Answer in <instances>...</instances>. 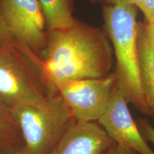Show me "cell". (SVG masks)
Wrapping results in <instances>:
<instances>
[{
  "instance_id": "7a4b0ae2",
  "label": "cell",
  "mask_w": 154,
  "mask_h": 154,
  "mask_svg": "<svg viewBox=\"0 0 154 154\" xmlns=\"http://www.w3.org/2000/svg\"><path fill=\"white\" fill-rule=\"evenodd\" d=\"M103 17L106 34L114 51L116 83L128 103L149 115L140 82L137 7L103 6Z\"/></svg>"
},
{
  "instance_id": "ba28073f",
  "label": "cell",
  "mask_w": 154,
  "mask_h": 154,
  "mask_svg": "<svg viewBox=\"0 0 154 154\" xmlns=\"http://www.w3.org/2000/svg\"><path fill=\"white\" fill-rule=\"evenodd\" d=\"M113 144L98 122L74 119L50 154H103Z\"/></svg>"
},
{
  "instance_id": "5b68a950",
  "label": "cell",
  "mask_w": 154,
  "mask_h": 154,
  "mask_svg": "<svg viewBox=\"0 0 154 154\" xmlns=\"http://www.w3.org/2000/svg\"><path fill=\"white\" fill-rule=\"evenodd\" d=\"M116 82L114 73L99 79L67 81L55 85V89L68 106L73 119L96 121L104 113Z\"/></svg>"
},
{
  "instance_id": "30bf717a",
  "label": "cell",
  "mask_w": 154,
  "mask_h": 154,
  "mask_svg": "<svg viewBox=\"0 0 154 154\" xmlns=\"http://www.w3.org/2000/svg\"><path fill=\"white\" fill-rule=\"evenodd\" d=\"M47 23V31L62 29L74 24L70 0H38Z\"/></svg>"
},
{
  "instance_id": "7c38bea8",
  "label": "cell",
  "mask_w": 154,
  "mask_h": 154,
  "mask_svg": "<svg viewBox=\"0 0 154 154\" xmlns=\"http://www.w3.org/2000/svg\"><path fill=\"white\" fill-rule=\"evenodd\" d=\"M137 124L143 137L154 146V126L150 121L144 119L138 120Z\"/></svg>"
},
{
  "instance_id": "3957f363",
  "label": "cell",
  "mask_w": 154,
  "mask_h": 154,
  "mask_svg": "<svg viewBox=\"0 0 154 154\" xmlns=\"http://www.w3.org/2000/svg\"><path fill=\"white\" fill-rule=\"evenodd\" d=\"M28 47L9 36L0 44V100L10 109L41 105L57 95Z\"/></svg>"
},
{
  "instance_id": "8992f818",
  "label": "cell",
  "mask_w": 154,
  "mask_h": 154,
  "mask_svg": "<svg viewBox=\"0 0 154 154\" xmlns=\"http://www.w3.org/2000/svg\"><path fill=\"white\" fill-rule=\"evenodd\" d=\"M0 17L15 41L38 56L45 47L47 28L38 0H0Z\"/></svg>"
},
{
  "instance_id": "e0dca14e",
  "label": "cell",
  "mask_w": 154,
  "mask_h": 154,
  "mask_svg": "<svg viewBox=\"0 0 154 154\" xmlns=\"http://www.w3.org/2000/svg\"><path fill=\"white\" fill-rule=\"evenodd\" d=\"M9 36H11L9 35L8 32H7L5 25L3 24L2 20L1 17H0V44L2 43L6 38H8Z\"/></svg>"
},
{
  "instance_id": "2e32d148",
  "label": "cell",
  "mask_w": 154,
  "mask_h": 154,
  "mask_svg": "<svg viewBox=\"0 0 154 154\" xmlns=\"http://www.w3.org/2000/svg\"><path fill=\"white\" fill-rule=\"evenodd\" d=\"M138 9L142 11L144 17L146 19L154 11V0H143Z\"/></svg>"
},
{
  "instance_id": "ac0fdd59",
  "label": "cell",
  "mask_w": 154,
  "mask_h": 154,
  "mask_svg": "<svg viewBox=\"0 0 154 154\" xmlns=\"http://www.w3.org/2000/svg\"><path fill=\"white\" fill-rule=\"evenodd\" d=\"M0 154H27V152H26V150L25 149L24 146L23 145L20 146V147L17 148V149L0 153Z\"/></svg>"
},
{
  "instance_id": "d6986e66",
  "label": "cell",
  "mask_w": 154,
  "mask_h": 154,
  "mask_svg": "<svg viewBox=\"0 0 154 154\" xmlns=\"http://www.w3.org/2000/svg\"><path fill=\"white\" fill-rule=\"evenodd\" d=\"M146 19V22L151 23V24H154V11L152 14L147 17Z\"/></svg>"
},
{
  "instance_id": "9a60e30c",
  "label": "cell",
  "mask_w": 154,
  "mask_h": 154,
  "mask_svg": "<svg viewBox=\"0 0 154 154\" xmlns=\"http://www.w3.org/2000/svg\"><path fill=\"white\" fill-rule=\"evenodd\" d=\"M103 154H138L137 153L124 146L113 144Z\"/></svg>"
},
{
  "instance_id": "5bb4252c",
  "label": "cell",
  "mask_w": 154,
  "mask_h": 154,
  "mask_svg": "<svg viewBox=\"0 0 154 154\" xmlns=\"http://www.w3.org/2000/svg\"><path fill=\"white\" fill-rule=\"evenodd\" d=\"M141 25L146 40L151 49L154 51V24L146 22L144 24Z\"/></svg>"
},
{
  "instance_id": "4fadbf2b",
  "label": "cell",
  "mask_w": 154,
  "mask_h": 154,
  "mask_svg": "<svg viewBox=\"0 0 154 154\" xmlns=\"http://www.w3.org/2000/svg\"><path fill=\"white\" fill-rule=\"evenodd\" d=\"M92 3H98L103 6H131L138 7L143 0H90Z\"/></svg>"
},
{
  "instance_id": "9c48e42d",
  "label": "cell",
  "mask_w": 154,
  "mask_h": 154,
  "mask_svg": "<svg viewBox=\"0 0 154 154\" xmlns=\"http://www.w3.org/2000/svg\"><path fill=\"white\" fill-rule=\"evenodd\" d=\"M140 82L149 116L154 119V51L146 40L142 25L138 29Z\"/></svg>"
},
{
  "instance_id": "8fae6325",
  "label": "cell",
  "mask_w": 154,
  "mask_h": 154,
  "mask_svg": "<svg viewBox=\"0 0 154 154\" xmlns=\"http://www.w3.org/2000/svg\"><path fill=\"white\" fill-rule=\"evenodd\" d=\"M24 145L12 109L0 100V153Z\"/></svg>"
},
{
  "instance_id": "52a82bcc",
  "label": "cell",
  "mask_w": 154,
  "mask_h": 154,
  "mask_svg": "<svg viewBox=\"0 0 154 154\" xmlns=\"http://www.w3.org/2000/svg\"><path fill=\"white\" fill-rule=\"evenodd\" d=\"M116 144L138 154H154L133 118L124 92L116 82L104 113L97 121Z\"/></svg>"
},
{
  "instance_id": "277c9868",
  "label": "cell",
  "mask_w": 154,
  "mask_h": 154,
  "mask_svg": "<svg viewBox=\"0 0 154 154\" xmlns=\"http://www.w3.org/2000/svg\"><path fill=\"white\" fill-rule=\"evenodd\" d=\"M27 154H50L74 120L59 94L41 105L12 109Z\"/></svg>"
},
{
  "instance_id": "6da1fadb",
  "label": "cell",
  "mask_w": 154,
  "mask_h": 154,
  "mask_svg": "<svg viewBox=\"0 0 154 154\" xmlns=\"http://www.w3.org/2000/svg\"><path fill=\"white\" fill-rule=\"evenodd\" d=\"M113 49L105 32L76 19L69 27L47 31L45 47L36 61L55 94L67 81L99 79L111 74Z\"/></svg>"
}]
</instances>
